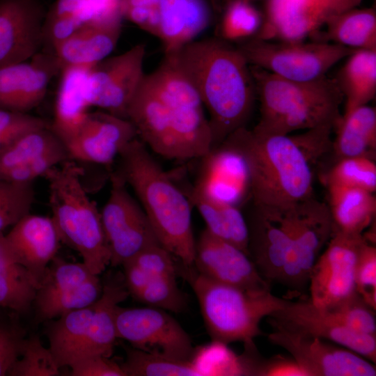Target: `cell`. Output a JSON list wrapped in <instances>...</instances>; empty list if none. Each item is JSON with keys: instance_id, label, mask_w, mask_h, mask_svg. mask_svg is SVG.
<instances>
[{"instance_id": "obj_1", "label": "cell", "mask_w": 376, "mask_h": 376, "mask_svg": "<svg viewBox=\"0 0 376 376\" xmlns=\"http://www.w3.org/2000/svg\"><path fill=\"white\" fill-rule=\"evenodd\" d=\"M127 119L148 148L168 159H201L213 148L199 95L171 55L145 75Z\"/></svg>"}, {"instance_id": "obj_2", "label": "cell", "mask_w": 376, "mask_h": 376, "mask_svg": "<svg viewBox=\"0 0 376 376\" xmlns=\"http://www.w3.org/2000/svg\"><path fill=\"white\" fill-rule=\"evenodd\" d=\"M333 129L325 125L290 136L261 134L244 126L223 141L246 164L253 205L288 206L313 196V166L331 149Z\"/></svg>"}, {"instance_id": "obj_3", "label": "cell", "mask_w": 376, "mask_h": 376, "mask_svg": "<svg viewBox=\"0 0 376 376\" xmlns=\"http://www.w3.org/2000/svg\"><path fill=\"white\" fill-rule=\"evenodd\" d=\"M168 54L188 77L208 112L213 148L244 127L256 92L249 64L237 47L207 38Z\"/></svg>"}, {"instance_id": "obj_4", "label": "cell", "mask_w": 376, "mask_h": 376, "mask_svg": "<svg viewBox=\"0 0 376 376\" xmlns=\"http://www.w3.org/2000/svg\"><path fill=\"white\" fill-rule=\"evenodd\" d=\"M118 171L135 193L159 244L186 267L194 265L191 203L137 137L118 156Z\"/></svg>"}, {"instance_id": "obj_5", "label": "cell", "mask_w": 376, "mask_h": 376, "mask_svg": "<svg viewBox=\"0 0 376 376\" xmlns=\"http://www.w3.org/2000/svg\"><path fill=\"white\" fill-rule=\"evenodd\" d=\"M260 101V119L253 129L265 134L288 135L325 125L336 126L341 118L343 96L335 79L326 75L299 81L287 79L250 66Z\"/></svg>"}, {"instance_id": "obj_6", "label": "cell", "mask_w": 376, "mask_h": 376, "mask_svg": "<svg viewBox=\"0 0 376 376\" xmlns=\"http://www.w3.org/2000/svg\"><path fill=\"white\" fill-rule=\"evenodd\" d=\"M83 171L67 159L47 171L49 202L61 242L82 258L91 273L99 275L110 265V253L100 212L82 183Z\"/></svg>"}, {"instance_id": "obj_7", "label": "cell", "mask_w": 376, "mask_h": 376, "mask_svg": "<svg viewBox=\"0 0 376 376\" xmlns=\"http://www.w3.org/2000/svg\"><path fill=\"white\" fill-rule=\"evenodd\" d=\"M187 273L212 341L254 343V338L263 334L261 320L288 300L274 295L271 290L243 289L214 281L197 272Z\"/></svg>"}, {"instance_id": "obj_8", "label": "cell", "mask_w": 376, "mask_h": 376, "mask_svg": "<svg viewBox=\"0 0 376 376\" xmlns=\"http://www.w3.org/2000/svg\"><path fill=\"white\" fill-rule=\"evenodd\" d=\"M125 283L109 281L91 305L45 322V333L58 366L92 355L110 357L117 338L116 313L129 295Z\"/></svg>"}, {"instance_id": "obj_9", "label": "cell", "mask_w": 376, "mask_h": 376, "mask_svg": "<svg viewBox=\"0 0 376 376\" xmlns=\"http://www.w3.org/2000/svg\"><path fill=\"white\" fill-rule=\"evenodd\" d=\"M279 42L253 38L237 47L249 65L299 81L325 76L336 63L356 50L329 42Z\"/></svg>"}, {"instance_id": "obj_10", "label": "cell", "mask_w": 376, "mask_h": 376, "mask_svg": "<svg viewBox=\"0 0 376 376\" xmlns=\"http://www.w3.org/2000/svg\"><path fill=\"white\" fill-rule=\"evenodd\" d=\"M333 235L328 205L314 196L293 205L292 241L279 283L290 295L304 293L312 268Z\"/></svg>"}, {"instance_id": "obj_11", "label": "cell", "mask_w": 376, "mask_h": 376, "mask_svg": "<svg viewBox=\"0 0 376 376\" xmlns=\"http://www.w3.org/2000/svg\"><path fill=\"white\" fill-rule=\"evenodd\" d=\"M118 172L111 175L109 198L100 212L110 253V265H123L139 253L160 244L138 201Z\"/></svg>"}, {"instance_id": "obj_12", "label": "cell", "mask_w": 376, "mask_h": 376, "mask_svg": "<svg viewBox=\"0 0 376 376\" xmlns=\"http://www.w3.org/2000/svg\"><path fill=\"white\" fill-rule=\"evenodd\" d=\"M116 327L118 338L148 353L174 360L191 361L195 352L189 334L161 308H125L118 306Z\"/></svg>"}, {"instance_id": "obj_13", "label": "cell", "mask_w": 376, "mask_h": 376, "mask_svg": "<svg viewBox=\"0 0 376 376\" xmlns=\"http://www.w3.org/2000/svg\"><path fill=\"white\" fill-rule=\"evenodd\" d=\"M145 55L146 46L140 43L93 66L86 81V95L90 107L127 119L130 105L146 75Z\"/></svg>"}, {"instance_id": "obj_14", "label": "cell", "mask_w": 376, "mask_h": 376, "mask_svg": "<svg viewBox=\"0 0 376 376\" xmlns=\"http://www.w3.org/2000/svg\"><path fill=\"white\" fill-rule=\"evenodd\" d=\"M102 284L83 263L67 262L56 256L40 281L33 301L35 318L44 322L94 303Z\"/></svg>"}, {"instance_id": "obj_15", "label": "cell", "mask_w": 376, "mask_h": 376, "mask_svg": "<svg viewBox=\"0 0 376 376\" xmlns=\"http://www.w3.org/2000/svg\"><path fill=\"white\" fill-rule=\"evenodd\" d=\"M363 235L334 233L315 261L309 278L310 301L322 309L357 295L354 272Z\"/></svg>"}, {"instance_id": "obj_16", "label": "cell", "mask_w": 376, "mask_h": 376, "mask_svg": "<svg viewBox=\"0 0 376 376\" xmlns=\"http://www.w3.org/2000/svg\"><path fill=\"white\" fill-rule=\"evenodd\" d=\"M286 350L308 376H375L373 363L331 341L281 328L267 336Z\"/></svg>"}, {"instance_id": "obj_17", "label": "cell", "mask_w": 376, "mask_h": 376, "mask_svg": "<svg viewBox=\"0 0 376 376\" xmlns=\"http://www.w3.org/2000/svg\"><path fill=\"white\" fill-rule=\"evenodd\" d=\"M362 0H267L263 25L256 38L304 41L332 17L357 8Z\"/></svg>"}, {"instance_id": "obj_18", "label": "cell", "mask_w": 376, "mask_h": 376, "mask_svg": "<svg viewBox=\"0 0 376 376\" xmlns=\"http://www.w3.org/2000/svg\"><path fill=\"white\" fill-rule=\"evenodd\" d=\"M293 205H254L250 221L249 253L269 283H279L292 241Z\"/></svg>"}, {"instance_id": "obj_19", "label": "cell", "mask_w": 376, "mask_h": 376, "mask_svg": "<svg viewBox=\"0 0 376 376\" xmlns=\"http://www.w3.org/2000/svg\"><path fill=\"white\" fill-rule=\"evenodd\" d=\"M274 328H281L322 338L346 347L376 362V336L354 331L343 325L309 299L288 300L280 309L267 317Z\"/></svg>"}, {"instance_id": "obj_20", "label": "cell", "mask_w": 376, "mask_h": 376, "mask_svg": "<svg viewBox=\"0 0 376 376\" xmlns=\"http://www.w3.org/2000/svg\"><path fill=\"white\" fill-rule=\"evenodd\" d=\"M137 137L129 120L103 111L89 112L77 131L63 143L70 159L109 165Z\"/></svg>"}, {"instance_id": "obj_21", "label": "cell", "mask_w": 376, "mask_h": 376, "mask_svg": "<svg viewBox=\"0 0 376 376\" xmlns=\"http://www.w3.org/2000/svg\"><path fill=\"white\" fill-rule=\"evenodd\" d=\"M201 275L246 290H271L249 255L203 230L196 240L194 265Z\"/></svg>"}, {"instance_id": "obj_22", "label": "cell", "mask_w": 376, "mask_h": 376, "mask_svg": "<svg viewBox=\"0 0 376 376\" xmlns=\"http://www.w3.org/2000/svg\"><path fill=\"white\" fill-rule=\"evenodd\" d=\"M45 11L38 0H0V67L39 53Z\"/></svg>"}, {"instance_id": "obj_23", "label": "cell", "mask_w": 376, "mask_h": 376, "mask_svg": "<svg viewBox=\"0 0 376 376\" xmlns=\"http://www.w3.org/2000/svg\"><path fill=\"white\" fill-rule=\"evenodd\" d=\"M61 68L54 54L0 67V109L28 113L45 98L52 77Z\"/></svg>"}, {"instance_id": "obj_24", "label": "cell", "mask_w": 376, "mask_h": 376, "mask_svg": "<svg viewBox=\"0 0 376 376\" xmlns=\"http://www.w3.org/2000/svg\"><path fill=\"white\" fill-rule=\"evenodd\" d=\"M201 171L194 186L207 196L239 207L251 195L250 178L242 155L226 142L201 158Z\"/></svg>"}, {"instance_id": "obj_25", "label": "cell", "mask_w": 376, "mask_h": 376, "mask_svg": "<svg viewBox=\"0 0 376 376\" xmlns=\"http://www.w3.org/2000/svg\"><path fill=\"white\" fill-rule=\"evenodd\" d=\"M5 237L15 260L40 283L61 242L52 217L29 213L15 224Z\"/></svg>"}, {"instance_id": "obj_26", "label": "cell", "mask_w": 376, "mask_h": 376, "mask_svg": "<svg viewBox=\"0 0 376 376\" xmlns=\"http://www.w3.org/2000/svg\"><path fill=\"white\" fill-rule=\"evenodd\" d=\"M159 38L165 54H171L208 27L212 9L207 0H159Z\"/></svg>"}, {"instance_id": "obj_27", "label": "cell", "mask_w": 376, "mask_h": 376, "mask_svg": "<svg viewBox=\"0 0 376 376\" xmlns=\"http://www.w3.org/2000/svg\"><path fill=\"white\" fill-rule=\"evenodd\" d=\"M120 32L121 24H85L56 46L54 54L61 69L67 66L93 67L113 51Z\"/></svg>"}, {"instance_id": "obj_28", "label": "cell", "mask_w": 376, "mask_h": 376, "mask_svg": "<svg viewBox=\"0 0 376 376\" xmlns=\"http://www.w3.org/2000/svg\"><path fill=\"white\" fill-rule=\"evenodd\" d=\"M91 68L67 66L61 70L54 120L50 127L62 143L77 131L90 112L86 81Z\"/></svg>"}, {"instance_id": "obj_29", "label": "cell", "mask_w": 376, "mask_h": 376, "mask_svg": "<svg viewBox=\"0 0 376 376\" xmlns=\"http://www.w3.org/2000/svg\"><path fill=\"white\" fill-rule=\"evenodd\" d=\"M327 186L333 233L363 235L375 217V193L346 186Z\"/></svg>"}, {"instance_id": "obj_30", "label": "cell", "mask_w": 376, "mask_h": 376, "mask_svg": "<svg viewBox=\"0 0 376 376\" xmlns=\"http://www.w3.org/2000/svg\"><path fill=\"white\" fill-rule=\"evenodd\" d=\"M187 194L209 233L249 255L248 224L239 207L211 198L195 187Z\"/></svg>"}, {"instance_id": "obj_31", "label": "cell", "mask_w": 376, "mask_h": 376, "mask_svg": "<svg viewBox=\"0 0 376 376\" xmlns=\"http://www.w3.org/2000/svg\"><path fill=\"white\" fill-rule=\"evenodd\" d=\"M336 136L331 144L336 161L351 157L375 159L376 110L364 105L343 115L335 127Z\"/></svg>"}, {"instance_id": "obj_32", "label": "cell", "mask_w": 376, "mask_h": 376, "mask_svg": "<svg viewBox=\"0 0 376 376\" xmlns=\"http://www.w3.org/2000/svg\"><path fill=\"white\" fill-rule=\"evenodd\" d=\"M335 79L345 100L343 115L367 105L376 94V51L356 49Z\"/></svg>"}, {"instance_id": "obj_33", "label": "cell", "mask_w": 376, "mask_h": 376, "mask_svg": "<svg viewBox=\"0 0 376 376\" xmlns=\"http://www.w3.org/2000/svg\"><path fill=\"white\" fill-rule=\"evenodd\" d=\"M39 283L14 258L5 235L0 233V308L19 315L33 304Z\"/></svg>"}, {"instance_id": "obj_34", "label": "cell", "mask_w": 376, "mask_h": 376, "mask_svg": "<svg viewBox=\"0 0 376 376\" xmlns=\"http://www.w3.org/2000/svg\"><path fill=\"white\" fill-rule=\"evenodd\" d=\"M319 41L355 49L376 51L375 8H352L331 18Z\"/></svg>"}, {"instance_id": "obj_35", "label": "cell", "mask_w": 376, "mask_h": 376, "mask_svg": "<svg viewBox=\"0 0 376 376\" xmlns=\"http://www.w3.org/2000/svg\"><path fill=\"white\" fill-rule=\"evenodd\" d=\"M63 144L50 125L29 131L0 150V173Z\"/></svg>"}, {"instance_id": "obj_36", "label": "cell", "mask_w": 376, "mask_h": 376, "mask_svg": "<svg viewBox=\"0 0 376 376\" xmlns=\"http://www.w3.org/2000/svg\"><path fill=\"white\" fill-rule=\"evenodd\" d=\"M120 363L126 376H201L191 361H179L127 347Z\"/></svg>"}, {"instance_id": "obj_37", "label": "cell", "mask_w": 376, "mask_h": 376, "mask_svg": "<svg viewBox=\"0 0 376 376\" xmlns=\"http://www.w3.org/2000/svg\"><path fill=\"white\" fill-rule=\"evenodd\" d=\"M263 22V14L249 0H229L220 24L221 39L228 42L255 37Z\"/></svg>"}, {"instance_id": "obj_38", "label": "cell", "mask_w": 376, "mask_h": 376, "mask_svg": "<svg viewBox=\"0 0 376 376\" xmlns=\"http://www.w3.org/2000/svg\"><path fill=\"white\" fill-rule=\"evenodd\" d=\"M375 160L365 157H351L336 161L325 177L327 185L355 187L375 193L376 190Z\"/></svg>"}, {"instance_id": "obj_39", "label": "cell", "mask_w": 376, "mask_h": 376, "mask_svg": "<svg viewBox=\"0 0 376 376\" xmlns=\"http://www.w3.org/2000/svg\"><path fill=\"white\" fill-rule=\"evenodd\" d=\"M60 368L49 348L36 334L26 338L21 356L8 372L9 376H56Z\"/></svg>"}, {"instance_id": "obj_40", "label": "cell", "mask_w": 376, "mask_h": 376, "mask_svg": "<svg viewBox=\"0 0 376 376\" xmlns=\"http://www.w3.org/2000/svg\"><path fill=\"white\" fill-rule=\"evenodd\" d=\"M226 345L212 341L211 345L195 350L191 361L201 376L245 375L240 355H235Z\"/></svg>"}, {"instance_id": "obj_41", "label": "cell", "mask_w": 376, "mask_h": 376, "mask_svg": "<svg viewBox=\"0 0 376 376\" xmlns=\"http://www.w3.org/2000/svg\"><path fill=\"white\" fill-rule=\"evenodd\" d=\"M34 196L32 183L17 184L0 179V233L30 213Z\"/></svg>"}, {"instance_id": "obj_42", "label": "cell", "mask_w": 376, "mask_h": 376, "mask_svg": "<svg viewBox=\"0 0 376 376\" xmlns=\"http://www.w3.org/2000/svg\"><path fill=\"white\" fill-rule=\"evenodd\" d=\"M19 314L0 308V376L8 375L21 356L26 330L20 324Z\"/></svg>"}, {"instance_id": "obj_43", "label": "cell", "mask_w": 376, "mask_h": 376, "mask_svg": "<svg viewBox=\"0 0 376 376\" xmlns=\"http://www.w3.org/2000/svg\"><path fill=\"white\" fill-rule=\"evenodd\" d=\"M151 307L181 312L186 306L185 297L176 282L175 276H154L134 297Z\"/></svg>"}, {"instance_id": "obj_44", "label": "cell", "mask_w": 376, "mask_h": 376, "mask_svg": "<svg viewBox=\"0 0 376 376\" xmlns=\"http://www.w3.org/2000/svg\"><path fill=\"white\" fill-rule=\"evenodd\" d=\"M324 310L337 321L354 331L376 336L375 310L358 294Z\"/></svg>"}, {"instance_id": "obj_45", "label": "cell", "mask_w": 376, "mask_h": 376, "mask_svg": "<svg viewBox=\"0 0 376 376\" xmlns=\"http://www.w3.org/2000/svg\"><path fill=\"white\" fill-rule=\"evenodd\" d=\"M69 159L63 144L24 164L12 167L0 173V179L17 184H30L44 177L52 168Z\"/></svg>"}, {"instance_id": "obj_46", "label": "cell", "mask_w": 376, "mask_h": 376, "mask_svg": "<svg viewBox=\"0 0 376 376\" xmlns=\"http://www.w3.org/2000/svg\"><path fill=\"white\" fill-rule=\"evenodd\" d=\"M354 282L357 293L376 310V246L366 238L359 251Z\"/></svg>"}, {"instance_id": "obj_47", "label": "cell", "mask_w": 376, "mask_h": 376, "mask_svg": "<svg viewBox=\"0 0 376 376\" xmlns=\"http://www.w3.org/2000/svg\"><path fill=\"white\" fill-rule=\"evenodd\" d=\"M48 125L28 113L0 109V150L22 134Z\"/></svg>"}, {"instance_id": "obj_48", "label": "cell", "mask_w": 376, "mask_h": 376, "mask_svg": "<svg viewBox=\"0 0 376 376\" xmlns=\"http://www.w3.org/2000/svg\"><path fill=\"white\" fill-rule=\"evenodd\" d=\"M174 258L161 244H156L143 250L129 260L153 276H176Z\"/></svg>"}, {"instance_id": "obj_49", "label": "cell", "mask_w": 376, "mask_h": 376, "mask_svg": "<svg viewBox=\"0 0 376 376\" xmlns=\"http://www.w3.org/2000/svg\"><path fill=\"white\" fill-rule=\"evenodd\" d=\"M255 376H308L307 373L290 356L281 354L269 359L260 354L256 359L253 370Z\"/></svg>"}, {"instance_id": "obj_50", "label": "cell", "mask_w": 376, "mask_h": 376, "mask_svg": "<svg viewBox=\"0 0 376 376\" xmlns=\"http://www.w3.org/2000/svg\"><path fill=\"white\" fill-rule=\"evenodd\" d=\"M72 376H126L120 363L103 355H92L69 366Z\"/></svg>"}, {"instance_id": "obj_51", "label": "cell", "mask_w": 376, "mask_h": 376, "mask_svg": "<svg viewBox=\"0 0 376 376\" xmlns=\"http://www.w3.org/2000/svg\"><path fill=\"white\" fill-rule=\"evenodd\" d=\"M82 25L84 24L75 17L47 16L43 24V40H47L54 49Z\"/></svg>"}, {"instance_id": "obj_52", "label": "cell", "mask_w": 376, "mask_h": 376, "mask_svg": "<svg viewBox=\"0 0 376 376\" xmlns=\"http://www.w3.org/2000/svg\"><path fill=\"white\" fill-rule=\"evenodd\" d=\"M87 14V24H121V0H88Z\"/></svg>"}, {"instance_id": "obj_53", "label": "cell", "mask_w": 376, "mask_h": 376, "mask_svg": "<svg viewBox=\"0 0 376 376\" xmlns=\"http://www.w3.org/2000/svg\"><path fill=\"white\" fill-rule=\"evenodd\" d=\"M87 1L88 0H57L47 16H72L77 18L86 7Z\"/></svg>"}, {"instance_id": "obj_54", "label": "cell", "mask_w": 376, "mask_h": 376, "mask_svg": "<svg viewBox=\"0 0 376 376\" xmlns=\"http://www.w3.org/2000/svg\"><path fill=\"white\" fill-rule=\"evenodd\" d=\"M132 7H159V0H121V11Z\"/></svg>"}, {"instance_id": "obj_55", "label": "cell", "mask_w": 376, "mask_h": 376, "mask_svg": "<svg viewBox=\"0 0 376 376\" xmlns=\"http://www.w3.org/2000/svg\"><path fill=\"white\" fill-rule=\"evenodd\" d=\"M250 1V0H249Z\"/></svg>"}]
</instances>
